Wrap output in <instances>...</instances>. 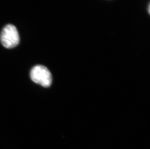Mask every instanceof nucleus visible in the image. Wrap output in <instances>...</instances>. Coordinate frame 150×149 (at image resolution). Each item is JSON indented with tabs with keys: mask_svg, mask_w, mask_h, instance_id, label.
<instances>
[{
	"mask_svg": "<svg viewBox=\"0 0 150 149\" xmlns=\"http://www.w3.org/2000/svg\"><path fill=\"white\" fill-rule=\"evenodd\" d=\"M1 44L7 48H14L20 42V37L16 27L12 24H8L4 28L1 34Z\"/></svg>",
	"mask_w": 150,
	"mask_h": 149,
	"instance_id": "nucleus-1",
	"label": "nucleus"
},
{
	"mask_svg": "<svg viewBox=\"0 0 150 149\" xmlns=\"http://www.w3.org/2000/svg\"><path fill=\"white\" fill-rule=\"evenodd\" d=\"M30 77L34 82L44 87H48L52 83V76L50 71L41 65L34 66L32 69Z\"/></svg>",
	"mask_w": 150,
	"mask_h": 149,
	"instance_id": "nucleus-2",
	"label": "nucleus"
}]
</instances>
